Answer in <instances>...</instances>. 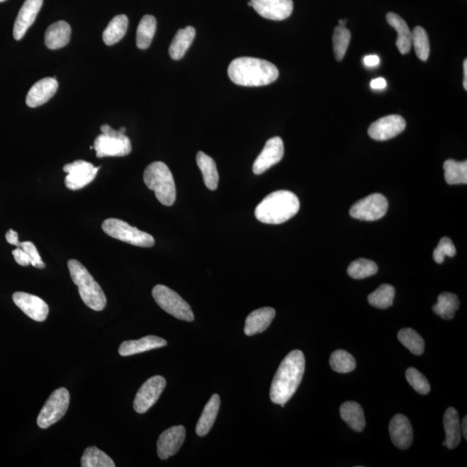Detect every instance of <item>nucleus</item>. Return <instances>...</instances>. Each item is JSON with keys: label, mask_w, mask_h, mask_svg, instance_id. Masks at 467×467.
<instances>
[{"label": "nucleus", "mask_w": 467, "mask_h": 467, "mask_svg": "<svg viewBox=\"0 0 467 467\" xmlns=\"http://www.w3.org/2000/svg\"><path fill=\"white\" fill-rule=\"evenodd\" d=\"M305 366V356L301 351H293L286 356L271 384V401L285 406L299 388L303 378Z\"/></svg>", "instance_id": "obj_1"}, {"label": "nucleus", "mask_w": 467, "mask_h": 467, "mask_svg": "<svg viewBox=\"0 0 467 467\" xmlns=\"http://www.w3.org/2000/svg\"><path fill=\"white\" fill-rule=\"evenodd\" d=\"M227 74L235 84L261 87L278 79V69L272 62L263 59L243 57L231 62Z\"/></svg>", "instance_id": "obj_2"}, {"label": "nucleus", "mask_w": 467, "mask_h": 467, "mask_svg": "<svg viewBox=\"0 0 467 467\" xmlns=\"http://www.w3.org/2000/svg\"><path fill=\"white\" fill-rule=\"evenodd\" d=\"M300 200L289 191H277L266 196L259 203L254 215L258 221L266 225H281L300 210Z\"/></svg>", "instance_id": "obj_3"}, {"label": "nucleus", "mask_w": 467, "mask_h": 467, "mask_svg": "<svg viewBox=\"0 0 467 467\" xmlns=\"http://www.w3.org/2000/svg\"><path fill=\"white\" fill-rule=\"evenodd\" d=\"M68 268L70 277L78 286L82 301L94 311L101 312L107 305V298L97 283L95 278L89 274L87 269L77 260H69Z\"/></svg>", "instance_id": "obj_4"}, {"label": "nucleus", "mask_w": 467, "mask_h": 467, "mask_svg": "<svg viewBox=\"0 0 467 467\" xmlns=\"http://www.w3.org/2000/svg\"><path fill=\"white\" fill-rule=\"evenodd\" d=\"M144 182L149 189L154 191L157 199L164 206H174L176 191L170 169L166 164L157 161L144 171Z\"/></svg>", "instance_id": "obj_5"}, {"label": "nucleus", "mask_w": 467, "mask_h": 467, "mask_svg": "<svg viewBox=\"0 0 467 467\" xmlns=\"http://www.w3.org/2000/svg\"><path fill=\"white\" fill-rule=\"evenodd\" d=\"M101 135L94 142L97 158L104 157H125L132 151L131 141L125 135V128L115 130L108 125L101 127Z\"/></svg>", "instance_id": "obj_6"}, {"label": "nucleus", "mask_w": 467, "mask_h": 467, "mask_svg": "<svg viewBox=\"0 0 467 467\" xmlns=\"http://www.w3.org/2000/svg\"><path fill=\"white\" fill-rule=\"evenodd\" d=\"M101 227L109 237L129 243V244L142 247V248H152L155 244L152 235L143 232L123 220L106 219Z\"/></svg>", "instance_id": "obj_7"}, {"label": "nucleus", "mask_w": 467, "mask_h": 467, "mask_svg": "<svg viewBox=\"0 0 467 467\" xmlns=\"http://www.w3.org/2000/svg\"><path fill=\"white\" fill-rule=\"evenodd\" d=\"M152 297L164 312L176 319L187 322L194 320V314L190 305L174 290L164 285H157L152 289Z\"/></svg>", "instance_id": "obj_8"}, {"label": "nucleus", "mask_w": 467, "mask_h": 467, "mask_svg": "<svg viewBox=\"0 0 467 467\" xmlns=\"http://www.w3.org/2000/svg\"><path fill=\"white\" fill-rule=\"evenodd\" d=\"M69 405V393L65 388L55 390L43 407L38 417V425L43 429H48L60 421Z\"/></svg>", "instance_id": "obj_9"}, {"label": "nucleus", "mask_w": 467, "mask_h": 467, "mask_svg": "<svg viewBox=\"0 0 467 467\" xmlns=\"http://www.w3.org/2000/svg\"><path fill=\"white\" fill-rule=\"evenodd\" d=\"M388 200L383 195L375 193L359 200L351 208L350 215L361 221H376L386 215Z\"/></svg>", "instance_id": "obj_10"}, {"label": "nucleus", "mask_w": 467, "mask_h": 467, "mask_svg": "<svg viewBox=\"0 0 467 467\" xmlns=\"http://www.w3.org/2000/svg\"><path fill=\"white\" fill-rule=\"evenodd\" d=\"M100 168L94 167L93 164L84 160H77L65 164L64 171L67 174L66 187L72 191L82 189L95 180Z\"/></svg>", "instance_id": "obj_11"}, {"label": "nucleus", "mask_w": 467, "mask_h": 467, "mask_svg": "<svg viewBox=\"0 0 467 467\" xmlns=\"http://www.w3.org/2000/svg\"><path fill=\"white\" fill-rule=\"evenodd\" d=\"M167 386V380L161 376L149 378L137 392L133 407L137 413L145 414L158 402Z\"/></svg>", "instance_id": "obj_12"}, {"label": "nucleus", "mask_w": 467, "mask_h": 467, "mask_svg": "<svg viewBox=\"0 0 467 467\" xmlns=\"http://www.w3.org/2000/svg\"><path fill=\"white\" fill-rule=\"evenodd\" d=\"M406 128V120L401 116L391 115L381 118L368 128V133L375 140L384 141L395 138Z\"/></svg>", "instance_id": "obj_13"}, {"label": "nucleus", "mask_w": 467, "mask_h": 467, "mask_svg": "<svg viewBox=\"0 0 467 467\" xmlns=\"http://www.w3.org/2000/svg\"><path fill=\"white\" fill-rule=\"evenodd\" d=\"M284 156V143L280 137L271 138L253 164L254 174L261 175L278 164Z\"/></svg>", "instance_id": "obj_14"}, {"label": "nucleus", "mask_w": 467, "mask_h": 467, "mask_svg": "<svg viewBox=\"0 0 467 467\" xmlns=\"http://www.w3.org/2000/svg\"><path fill=\"white\" fill-rule=\"evenodd\" d=\"M252 7L262 18L270 21H284L292 15L293 0H250Z\"/></svg>", "instance_id": "obj_15"}, {"label": "nucleus", "mask_w": 467, "mask_h": 467, "mask_svg": "<svg viewBox=\"0 0 467 467\" xmlns=\"http://www.w3.org/2000/svg\"><path fill=\"white\" fill-rule=\"evenodd\" d=\"M186 431L184 426L171 427L164 431L157 442V453L161 460L174 456L181 449Z\"/></svg>", "instance_id": "obj_16"}, {"label": "nucleus", "mask_w": 467, "mask_h": 467, "mask_svg": "<svg viewBox=\"0 0 467 467\" xmlns=\"http://www.w3.org/2000/svg\"><path fill=\"white\" fill-rule=\"evenodd\" d=\"M13 300L16 305L31 320L43 322L49 314V307L41 298L23 292L13 294Z\"/></svg>", "instance_id": "obj_17"}, {"label": "nucleus", "mask_w": 467, "mask_h": 467, "mask_svg": "<svg viewBox=\"0 0 467 467\" xmlns=\"http://www.w3.org/2000/svg\"><path fill=\"white\" fill-rule=\"evenodd\" d=\"M44 0H26L16 18L13 28V37L16 40H21L27 30L36 21Z\"/></svg>", "instance_id": "obj_18"}, {"label": "nucleus", "mask_w": 467, "mask_h": 467, "mask_svg": "<svg viewBox=\"0 0 467 467\" xmlns=\"http://www.w3.org/2000/svg\"><path fill=\"white\" fill-rule=\"evenodd\" d=\"M390 434L393 444L399 449L406 450L413 442L414 434L411 423L405 415L398 414L390 423Z\"/></svg>", "instance_id": "obj_19"}, {"label": "nucleus", "mask_w": 467, "mask_h": 467, "mask_svg": "<svg viewBox=\"0 0 467 467\" xmlns=\"http://www.w3.org/2000/svg\"><path fill=\"white\" fill-rule=\"evenodd\" d=\"M58 82L56 78L47 77L35 84L27 94L26 104L30 108H37L52 99L57 93Z\"/></svg>", "instance_id": "obj_20"}, {"label": "nucleus", "mask_w": 467, "mask_h": 467, "mask_svg": "<svg viewBox=\"0 0 467 467\" xmlns=\"http://www.w3.org/2000/svg\"><path fill=\"white\" fill-rule=\"evenodd\" d=\"M276 310L263 308L254 310L247 317L244 332L247 336H254L265 332L276 317Z\"/></svg>", "instance_id": "obj_21"}, {"label": "nucleus", "mask_w": 467, "mask_h": 467, "mask_svg": "<svg viewBox=\"0 0 467 467\" xmlns=\"http://www.w3.org/2000/svg\"><path fill=\"white\" fill-rule=\"evenodd\" d=\"M167 345V341L159 337L147 336L138 340L124 341L120 344L119 353L120 356H128L162 348Z\"/></svg>", "instance_id": "obj_22"}, {"label": "nucleus", "mask_w": 467, "mask_h": 467, "mask_svg": "<svg viewBox=\"0 0 467 467\" xmlns=\"http://www.w3.org/2000/svg\"><path fill=\"white\" fill-rule=\"evenodd\" d=\"M72 36V27L65 21L52 23L45 35V45L50 50L64 48L69 44Z\"/></svg>", "instance_id": "obj_23"}, {"label": "nucleus", "mask_w": 467, "mask_h": 467, "mask_svg": "<svg viewBox=\"0 0 467 467\" xmlns=\"http://www.w3.org/2000/svg\"><path fill=\"white\" fill-rule=\"evenodd\" d=\"M446 432V441L443 446L449 449H454L460 444L461 439V429L460 416L454 407H449L443 418Z\"/></svg>", "instance_id": "obj_24"}, {"label": "nucleus", "mask_w": 467, "mask_h": 467, "mask_svg": "<svg viewBox=\"0 0 467 467\" xmlns=\"http://www.w3.org/2000/svg\"><path fill=\"white\" fill-rule=\"evenodd\" d=\"M388 25L398 31V37L396 46L403 55L409 54L412 47V31L409 26L402 17L394 13H388L386 16Z\"/></svg>", "instance_id": "obj_25"}, {"label": "nucleus", "mask_w": 467, "mask_h": 467, "mask_svg": "<svg viewBox=\"0 0 467 467\" xmlns=\"http://www.w3.org/2000/svg\"><path fill=\"white\" fill-rule=\"evenodd\" d=\"M220 398L219 395L215 394L211 396L210 401L208 402L199 418L197 427H196V433L200 437H206L213 427L218 415L220 409Z\"/></svg>", "instance_id": "obj_26"}, {"label": "nucleus", "mask_w": 467, "mask_h": 467, "mask_svg": "<svg viewBox=\"0 0 467 467\" xmlns=\"http://www.w3.org/2000/svg\"><path fill=\"white\" fill-rule=\"evenodd\" d=\"M195 36L194 27L187 26L186 28L179 30L169 48L170 57L174 60H180L190 48Z\"/></svg>", "instance_id": "obj_27"}, {"label": "nucleus", "mask_w": 467, "mask_h": 467, "mask_svg": "<svg viewBox=\"0 0 467 467\" xmlns=\"http://www.w3.org/2000/svg\"><path fill=\"white\" fill-rule=\"evenodd\" d=\"M341 418L351 429L363 432L365 427V418L362 407L356 402H347L340 407Z\"/></svg>", "instance_id": "obj_28"}, {"label": "nucleus", "mask_w": 467, "mask_h": 467, "mask_svg": "<svg viewBox=\"0 0 467 467\" xmlns=\"http://www.w3.org/2000/svg\"><path fill=\"white\" fill-rule=\"evenodd\" d=\"M197 164L202 171L203 181L208 189L210 191L217 190L219 181V175L217 164L215 160L209 155L203 152H198L197 154Z\"/></svg>", "instance_id": "obj_29"}, {"label": "nucleus", "mask_w": 467, "mask_h": 467, "mask_svg": "<svg viewBox=\"0 0 467 467\" xmlns=\"http://www.w3.org/2000/svg\"><path fill=\"white\" fill-rule=\"evenodd\" d=\"M128 28V18L127 16L121 14L116 16L105 29L103 38L107 45H113L120 42L127 33Z\"/></svg>", "instance_id": "obj_30"}, {"label": "nucleus", "mask_w": 467, "mask_h": 467, "mask_svg": "<svg viewBox=\"0 0 467 467\" xmlns=\"http://www.w3.org/2000/svg\"><path fill=\"white\" fill-rule=\"evenodd\" d=\"M157 29V21L154 16H144L139 23L136 34V44L140 50H146L151 45Z\"/></svg>", "instance_id": "obj_31"}, {"label": "nucleus", "mask_w": 467, "mask_h": 467, "mask_svg": "<svg viewBox=\"0 0 467 467\" xmlns=\"http://www.w3.org/2000/svg\"><path fill=\"white\" fill-rule=\"evenodd\" d=\"M460 308V300L457 296L451 293H443L438 297V302L433 307V311L443 320H453L455 313Z\"/></svg>", "instance_id": "obj_32"}, {"label": "nucleus", "mask_w": 467, "mask_h": 467, "mask_svg": "<svg viewBox=\"0 0 467 467\" xmlns=\"http://www.w3.org/2000/svg\"><path fill=\"white\" fill-rule=\"evenodd\" d=\"M445 179L447 184H467V162H458L456 160L449 159L444 163Z\"/></svg>", "instance_id": "obj_33"}, {"label": "nucleus", "mask_w": 467, "mask_h": 467, "mask_svg": "<svg viewBox=\"0 0 467 467\" xmlns=\"http://www.w3.org/2000/svg\"><path fill=\"white\" fill-rule=\"evenodd\" d=\"M81 466L82 467H116L115 462L103 451L96 446H89L82 455Z\"/></svg>", "instance_id": "obj_34"}, {"label": "nucleus", "mask_w": 467, "mask_h": 467, "mask_svg": "<svg viewBox=\"0 0 467 467\" xmlns=\"http://www.w3.org/2000/svg\"><path fill=\"white\" fill-rule=\"evenodd\" d=\"M395 290L393 286L381 285L376 291L368 296V301L372 307L378 309H387L393 305Z\"/></svg>", "instance_id": "obj_35"}, {"label": "nucleus", "mask_w": 467, "mask_h": 467, "mask_svg": "<svg viewBox=\"0 0 467 467\" xmlns=\"http://www.w3.org/2000/svg\"><path fill=\"white\" fill-rule=\"evenodd\" d=\"M398 340L415 355H422L424 352L425 343L421 336L415 330L404 328L399 331Z\"/></svg>", "instance_id": "obj_36"}, {"label": "nucleus", "mask_w": 467, "mask_h": 467, "mask_svg": "<svg viewBox=\"0 0 467 467\" xmlns=\"http://www.w3.org/2000/svg\"><path fill=\"white\" fill-rule=\"evenodd\" d=\"M378 272V266L374 261L363 258L351 262L347 270L349 276L355 280L375 276Z\"/></svg>", "instance_id": "obj_37"}, {"label": "nucleus", "mask_w": 467, "mask_h": 467, "mask_svg": "<svg viewBox=\"0 0 467 467\" xmlns=\"http://www.w3.org/2000/svg\"><path fill=\"white\" fill-rule=\"evenodd\" d=\"M412 45L420 60L426 62L429 57L430 44L427 31L421 26H416L412 31Z\"/></svg>", "instance_id": "obj_38"}, {"label": "nucleus", "mask_w": 467, "mask_h": 467, "mask_svg": "<svg viewBox=\"0 0 467 467\" xmlns=\"http://www.w3.org/2000/svg\"><path fill=\"white\" fill-rule=\"evenodd\" d=\"M351 31L344 26H337L333 34V50L336 60L341 62L343 60L345 54L347 52L349 45L351 42Z\"/></svg>", "instance_id": "obj_39"}, {"label": "nucleus", "mask_w": 467, "mask_h": 467, "mask_svg": "<svg viewBox=\"0 0 467 467\" xmlns=\"http://www.w3.org/2000/svg\"><path fill=\"white\" fill-rule=\"evenodd\" d=\"M356 360L350 353L337 350L330 358V365L333 371L339 373H350L355 370Z\"/></svg>", "instance_id": "obj_40"}, {"label": "nucleus", "mask_w": 467, "mask_h": 467, "mask_svg": "<svg viewBox=\"0 0 467 467\" xmlns=\"http://www.w3.org/2000/svg\"><path fill=\"white\" fill-rule=\"evenodd\" d=\"M406 378L407 382L413 387L416 392L421 395L429 394L431 390L429 381L425 376L415 368H409L406 371Z\"/></svg>", "instance_id": "obj_41"}, {"label": "nucleus", "mask_w": 467, "mask_h": 467, "mask_svg": "<svg viewBox=\"0 0 467 467\" xmlns=\"http://www.w3.org/2000/svg\"><path fill=\"white\" fill-rule=\"evenodd\" d=\"M455 254H456V248L452 240L449 237H443L434 249L433 257L435 262L441 264L444 262L446 257H454Z\"/></svg>", "instance_id": "obj_42"}, {"label": "nucleus", "mask_w": 467, "mask_h": 467, "mask_svg": "<svg viewBox=\"0 0 467 467\" xmlns=\"http://www.w3.org/2000/svg\"><path fill=\"white\" fill-rule=\"evenodd\" d=\"M18 248H21L27 254H28L30 264L33 265L34 268L40 269L45 268V262L43 261L40 254H39L36 246H35L33 242H21V244H19Z\"/></svg>", "instance_id": "obj_43"}, {"label": "nucleus", "mask_w": 467, "mask_h": 467, "mask_svg": "<svg viewBox=\"0 0 467 467\" xmlns=\"http://www.w3.org/2000/svg\"><path fill=\"white\" fill-rule=\"evenodd\" d=\"M13 254L15 261L18 263V264L23 266H27L30 264L28 254H27L21 248H17L13 250Z\"/></svg>", "instance_id": "obj_44"}, {"label": "nucleus", "mask_w": 467, "mask_h": 467, "mask_svg": "<svg viewBox=\"0 0 467 467\" xmlns=\"http://www.w3.org/2000/svg\"><path fill=\"white\" fill-rule=\"evenodd\" d=\"M6 238L8 243L17 247V248L19 244H21V242L18 241V234L13 230H9L7 231Z\"/></svg>", "instance_id": "obj_45"}, {"label": "nucleus", "mask_w": 467, "mask_h": 467, "mask_svg": "<svg viewBox=\"0 0 467 467\" xmlns=\"http://www.w3.org/2000/svg\"><path fill=\"white\" fill-rule=\"evenodd\" d=\"M387 82L383 78H376L371 82V87L373 89H386Z\"/></svg>", "instance_id": "obj_46"}, {"label": "nucleus", "mask_w": 467, "mask_h": 467, "mask_svg": "<svg viewBox=\"0 0 467 467\" xmlns=\"http://www.w3.org/2000/svg\"><path fill=\"white\" fill-rule=\"evenodd\" d=\"M364 64L368 67H375L380 64V59L375 55H371L364 58Z\"/></svg>", "instance_id": "obj_47"}, {"label": "nucleus", "mask_w": 467, "mask_h": 467, "mask_svg": "<svg viewBox=\"0 0 467 467\" xmlns=\"http://www.w3.org/2000/svg\"><path fill=\"white\" fill-rule=\"evenodd\" d=\"M466 426H467V417H464L463 419L462 424L461 425V429L462 431L463 434H464L465 439H467V429H466Z\"/></svg>", "instance_id": "obj_48"}, {"label": "nucleus", "mask_w": 467, "mask_h": 467, "mask_svg": "<svg viewBox=\"0 0 467 467\" xmlns=\"http://www.w3.org/2000/svg\"><path fill=\"white\" fill-rule=\"evenodd\" d=\"M463 68H464V81H463V86H464L465 90H467V60L464 61L463 64Z\"/></svg>", "instance_id": "obj_49"}, {"label": "nucleus", "mask_w": 467, "mask_h": 467, "mask_svg": "<svg viewBox=\"0 0 467 467\" xmlns=\"http://www.w3.org/2000/svg\"><path fill=\"white\" fill-rule=\"evenodd\" d=\"M347 19H344V21H342V19H341V21H339V26H344L345 27V25H347Z\"/></svg>", "instance_id": "obj_50"}, {"label": "nucleus", "mask_w": 467, "mask_h": 467, "mask_svg": "<svg viewBox=\"0 0 467 467\" xmlns=\"http://www.w3.org/2000/svg\"><path fill=\"white\" fill-rule=\"evenodd\" d=\"M248 5H249V6L252 7V3H251V1H249V2L248 3Z\"/></svg>", "instance_id": "obj_51"}, {"label": "nucleus", "mask_w": 467, "mask_h": 467, "mask_svg": "<svg viewBox=\"0 0 467 467\" xmlns=\"http://www.w3.org/2000/svg\"><path fill=\"white\" fill-rule=\"evenodd\" d=\"M6 0H0V3L5 2Z\"/></svg>", "instance_id": "obj_52"}]
</instances>
